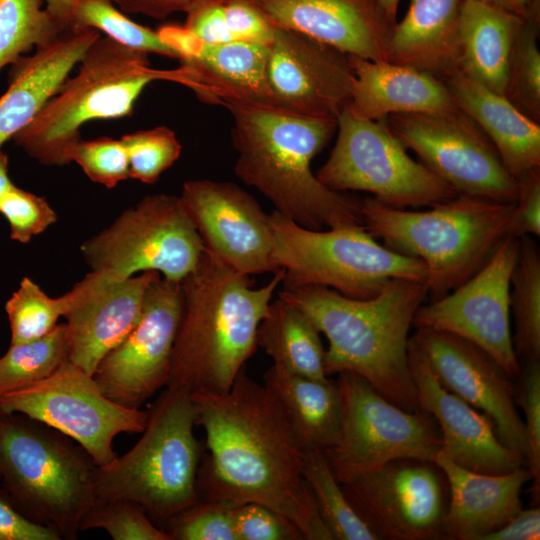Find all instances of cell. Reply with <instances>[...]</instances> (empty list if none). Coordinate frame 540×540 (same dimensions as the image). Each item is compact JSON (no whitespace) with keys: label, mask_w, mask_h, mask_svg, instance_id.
<instances>
[{"label":"cell","mask_w":540,"mask_h":540,"mask_svg":"<svg viewBox=\"0 0 540 540\" xmlns=\"http://www.w3.org/2000/svg\"><path fill=\"white\" fill-rule=\"evenodd\" d=\"M100 37L95 29H69L10 65L9 85L0 97V151L35 118Z\"/></svg>","instance_id":"cell-24"},{"label":"cell","mask_w":540,"mask_h":540,"mask_svg":"<svg viewBox=\"0 0 540 540\" xmlns=\"http://www.w3.org/2000/svg\"><path fill=\"white\" fill-rule=\"evenodd\" d=\"M257 346L273 364L300 376L325 379V350L320 332L296 306L278 296L257 331Z\"/></svg>","instance_id":"cell-32"},{"label":"cell","mask_w":540,"mask_h":540,"mask_svg":"<svg viewBox=\"0 0 540 540\" xmlns=\"http://www.w3.org/2000/svg\"><path fill=\"white\" fill-rule=\"evenodd\" d=\"M13 182L8 175V157L0 151V199L13 186Z\"/></svg>","instance_id":"cell-55"},{"label":"cell","mask_w":540,"mask_h":540,"mask_svg":"<svg viewBox=\"0 0 540 540\" xmlns=\"http://www.w3.org/2000/svg\"><path fill=\"white\" fill-rule=\"evenodd\" d=\"M273 252L284 289L316 285L353 299L376 296L393 278L425 282V264L375 241L363 225L313 230L274 210Z\"/></svg>","instance_id":"cell-9"},{"label":"cell","mask_w":540,"mask_h":540,"mask_svg":"<svg viewBox=\"0 0 540 540\" xmlns=\"http://www.w3.org/2000/svg\"><path fill=\"white\" fill-rule=\"evenodd\" d=\"M43 3L44 0H0V71L64 32Z\"/></svg>","instance_id":"cell-37"},{"label":"cell","mask_w":540,"mask_h":540,"mask_svg":"<svg viewBox=\"0 0 540 540\" xmlns=\"http://www.w3.org/2000/svg\"><path fill=\"white\" fill-rule=\"evenodd\" d=\"M337 138L315 173L330 190L365 191L394 208L435 206L457 195L421 162L412 159L386 120L354 117L345 106L337 116Z\"/></svg>","instance_id":"cell-10"},{"label":"cell","mask_w":540,"mask_h":540,"mask_svg":"<svg viewBox=\"0 0 540 540\" xmlns=\"http://www.w3.org/2000/svg\"><path fill=\"white\" fill-rule=\"evenodd\" d=\"M78 298L75 285L64 295L48 296L30 278L24 277L5 304L10 326V344H21L48 334L58 319L69 312Z\"/></svg>","instance_id":"cell-38"},{"label":"cell","mask_w":540,"mask_h":540,"mask_svg":"<svg viewBox=\"0 0 540 540\" xmlns=\"http://www.w3.org/2000/svg\"><path fill=\"white\" fill-rule=\"evenodd\" d=\"M129 160V177L146 184L155 183L181 154L175 133L165 127L129 133L120 138Z\"/></svg>","instance_id":"cell-41"},{"label":"cell","mask_w":540,"mask_h":540,"mask_svg":"<svg viewBox=\"0 0 540 540\" xmlns=\"http://www.w3.org/2000/svg\"><path fill=\"white\" fill-rule=\"evenodd\" d=\"M69 360L65 323L33 341L10 344L0 357V396L38 382Z\"/></svg>","instance_id":"cell-36"},{"label":"cell","mask_w":540,"mask_h":540,"mask_svg":"<svg viewBox=\"0 0 540 540\" xmlns=\"http://www.w3.org/2000/svg\"><path fill=\"white\" fill-rule=\"evenodd\" d=\"M434 462L448 484L444 539L483 540L522 510L521 492L532 480L523 466L504 474H486L460 467L441 451Z\"/></svg>","instance_id":"cell-25"},{"label":"cell","mask_w":540,"mask_h":540,"mask_svg":"<svg viewBox=\"0 0 540 540\" xmlns=\"http://www.w3.org/2000/svg\"><path fill=\"white\" fill-rule=\"evenodd\" d=\"M196 425L192 394L166 387L147 410L138 442L122 456L95 467L96 500L132 501L163 526L194 504L201 459Z\"/></svg>","instance_id":"cell-7"},{"label":"cell","mask_w":540,"mask_h":540,"mask_svg":"<svg viewBox=\"0 0 540 540\" xmlns=\"http://www.w3.org/2000/svg\"><path fill=\"white\" fill-rule=\"evenodd\" d=\"M225 108L233 119L235 175L277 212L313 230L363 225L360 202L324 186L311 168L337 120L244 105Z\"/></svg>","instance_id":"cell-3"},{"label":"cell","mask_w":540,"mask_h":540,"mask_svg":"<svg viewBox=\"0 0 540 540\" xmlns=\"http://www.w3.org/2000/svg\"><path fill=\"white\" fill-rule=\"evenodd\" d=\"M337 384L341 430L324 453L340 484L396 459L434 461L442 450L440 429L429 414L398 407L353 372L338 373Z\"/></svg>","instance_id":"cell-11"},{"label":"cell","mask_w":540,"mask_h":540,"mask_svg":"<svg viewBox=\"0 0 540 540\" xmlns=\"http://www.w3.org/2000/svg\"><path fill=\"white\" fill-rule=\"evenodd\" d=\"M302 472L319 515L336 540H379L350 505L336 480L324 450L306 448Z\"/></svg>","instance_id":"cell-34"},{"label":"cell","mask_w":540,"mask_h":540,"mask_svg":"<svg viewBox=\"0 0 540 540\" xmlns=\"http://www.w3.org/2000/svg\"><path fill=\"white\" fill-rule=\"evenodd\" d=\"M81 252L91 271L114 279L156 271L181 282L198 265L204 245L180 197L154 194L86 240Z\"/></svg>","instance_id":"cell-12"},{"label":"cell","mask_w":540,"mask_h":540,"mask_svg":"<svg viewBox=\"0 0 540 540\" xmlns=\"http://www.w3.org/2000/svg\"><path fill=\"white\" fill-rule=\"evenodd\" d=\"M156 271L114 279L91 271L76 285L78 298L65 315L69 361L93 375L102 358L137 324Z\"/></svg>","instance_id":"cell-22"},{"label":"cell","mask_w":540,"mask_h":540,"mask_svg":"<svg viewBox=\"0 0 540 540\" xmlns=\"http://www.w3.org/2000/svg\"><path fill=\"white\" fill-rule=\"evenodd\" d=\"M523 18L476 0H463L459 14L457 70L503 95L508 61Z\"/></svg>","instance_id":"cell-30"},{"label":"cell","mask_w":540,"mask_h":540,"mask_svg":"<svg viewBox=\"0 0 540 540\" xmlns=\"http://www.w3.org/2000/svg\"><path fill=\"white\" fill-rule=\"evenodd\" d=\"M408 360L419 409L434 418L442 437L441 452L465 469L504 474L523 466L524 458L498 438L492 421L435 377L426 355L410 337Z\"/></svg>","instance_id":"cell-21"},{"label":"cell","mask_w":540,"mask_h":540,"mask_svg":"<svg viewBox=\"0 0 540 540\" xmlns=\"http://www.w3.org/2000/svg\"><path fill=\"white\" fill-rule=\"evenodd\" d=\"M279 297L303 312L329 342L328 375L353 372L398 407L420 411L409 360V330L427 296L425 282L393 278L369 299H353L328 287L283 289Z\"/></svg>","instance_id":"cell-2"},{"label":"cell","mask_w":540,"mask_h":540,"mask_svg":"<svg viewBox=\"0 0 540 540\" xmlns=\"http://www.w3.org/2000/svg\"><path fill=\"white\" fill-rule=\"evenodd\" d=\"M81 0H44L45 8L62 31L69 30L74 8Z\"/></svg>","instance_id":"cell-53"},{"label":"cell","mask_w":540,"mask_h":540,"mask_svg":"<svg viewBox=\"0 0 540 540\" xmlns=\"http://www.w3.org/2000/svg\"><path fill=\"white\" fill-rule=\"evenodd\" d=\"M412 338L438 382L485 414L501 442L525 458L523 419L515 404L513 378L503 367L476 344L448 332L417 328Z\"/></svg>","instance_id":"cell-19"},{"label":"cell","mask_w":540,"mask_h":540,"mask_svg":"<svg viewBox=\"0 0 540 540\" xmlns=\"http://www.w3.org/2000/svg\"><path fill=\"white\" fill-rule=\"evenodd\" d=\"M159 80L186 86L188 74L181 65L172 70L152 68L148 54L101 36L80 61L76 75L64 81L12 140L43 165H66L65 153L81 139V126L130 116L145 87Z\"/></svg>","instance_id":"cell-6"},{"label":"cell","mask_w":540,"mask_h":540,"mask_svg":"<svg viewBox=\"0 0 540 540\" xmlns=\"http://www.w3.org/2000/svg\"><path fill=\"white\" fill-rule=\"evenodd\" d=\"M275 27L298 32L346 55L387 61L396 22L375 0H256Z\"/></svg>","instance_id":"cell-23"},{"label":"cell","mask_w":540,"mask_h":540,"mask_svg":"<svg viewBox=\"0 0 540 540\" xmlns=\"http://www.w3.org/2000/svg\"><path fill=\"white\" fill-rule=\"evenodd\" d=\"M225 21L234 41L269 45L275 32L259 8L250 0H228L223 3Z\"/></svg>","instance_id":"cell-47"},{"label":"cell","mask_w":540,"mask_h":540,"mask_svg":"<svg viewBox=\"0 0 540 540\" xmlns=\"http://www.w3.org/2000/svg\"><path fill=\"white\" fill-rule=\"evenodd\" d=\"M341 486L379 540L444 539L448 484L434 461L392 460Z\"/></svg>","instance_id":"cell-15"},{"label":"cell","mask_w":540,"mask_h":540,"mask_svg":"<svg viewBox=\"0 0 540 540\" xmlns=\"http://www.w3.org/2000/svg\"><path fill=\"white\" fill-rule=\"evenodd\" d=\"M348 57L354 82L347 108L356 118L383 120L392 114L460 111L446 84L426 72L389 61Z\"/></svg>","instance_id":"cell-26"},{"label":"cell","mask_w":540,"mask_h":540,"mask_svg":"<svg viewBox=\"0 0 540 540\" xmlns=\"http://www.w3.org/2000/svg\"><path fill=\"white\" fill-rule=\"evenodd\" d=\"M540 0H531L510 53L503 96L540 124Z\"/></svg>","instance_id":"cell-35"},{"label":"cell","mask_w":540,"mask_h":540,"mask_svg":"<svg viewBox=\"0 0 540 540\" xmlns=\"http://www.w3.org/2000/svg\"><path fill=\"white\" fill-rule=\"evenodd\" d=\"M540 538V509L533 507L519 511L498 530L483 540H538Z\"/></svg>","instance_id":"cell-51"},{"label":"cell","mask_w":540,"mask_h":540,"mask_svg":"<svg viewBox=\"0 0 540 540\" xmlns=\"http://www.w3.org/2000/svg\"><path fill=\"white\" fill-rule=\"evenodd\" d=\"M463 0H410L395 23L387 61L445 81L458 68L459 14Z\"/></svg>","instance_id":"cell-29"},{"label":"cell","mask_w":540,"mask_h":540,"mask_svg":"<svg viewBox=\"0 0 540 540\" xmlns=\"http://www.w3.org/2000/svg\"><path fill=\"white\" fill-rule=\"evenodd\" d=\"M278 269L255 288L248 275L204 249L180 283L183 312L166 387L191 394H224L257 347L258 327L282 283Z\"/></svg>","instance_id":"cell-4"},{"label":"cell","mask_w":540,"mask_h":540,"mask_svg":"<svg viewBox=\"0 0 540 540\" xmlns=\"http://www.w3.org/2000/svg\"><path fill=\"white\" fill-rule=\"evenodd\" d=\"M268 55V45L231 41L206 45L181 66L189 74L187 87L206 103L281 110L268 82Z\"/></svg>","instance_id":"cell-27"},{"label":"cell","mask_w":540,"mask_h":540,"mask_svg":"<svg viewBox=\"0 0 540 540\" xmlns=\"http://www.w3.org/2000/svg\"><path fill=\"white\" fill-rule=\"evenodd\" d=\"M187 12L185 27L207 45L234 41L225 21L223 2L204 0Z\"/></svg>","instance_id":"cell-49"},{"label":"cell","mask_w":540,"mask_h":540,"mask_svg":"<svg viewBox=\"0 0 540 540\" xmlns=\"http://www.w3.org/2000/svg\"><path fill=\"white\" fill-rule=\"evenodd\" d=\"M123 12L143 13L155 17H164L175 10L188 11L195 4L204 0H111Z\"/></svg>","instance_id":"cell-52"},{"label":"cell","mask_w":540,"mask_h":540,"mask_svg":"<svg viewBox=\"0 0 540 540\" xmlns=\"http://www.w3.org/2000/svg\"><path fill=\"white\" fill-rule=\"evenodd\" d=\"M0 412L25 415L66 435L97 466L117 456V435L141 433L147 421V411L110 400L93 375L69 360L46 378L1 395Z\"/></svg>","instance_id":"cell-13"},{"label":"cell","mask_w":540,"mask_h":540,"mask_svg":"<svg viewBox=\"0 0 540 540\" xmlns=\"http://www.w3.org/2000/svg\"><path fill=\"white\" fill-rule=\"evenodd\" d=\"M268 46V82L280 109L337 120L350 100L354 82L348 55L279 27Z\"/></svg>","instance_id":"cell-20"},{"label":"cell","mask_w":540,"mask_h":540,"mask_svg":"<svg viewBox=\"0 0 540 540\" xmlns=\"http://www.w3.org/2000/svg\"><path fill=\"white\" fill-rule=\"evenodd\" d=\"M383 9L389 19L396 22V14L400 0H375Z\"/></svg>","instance_id":"cell-56"},{"label":"cell","mask_w":540,"mask_h":540,"mask_svg":"<svg viewBox=\"0 0 540 540\" xmlns=\"http://www.w3.org/2000/svg\"><path fill=\"white\" fill-rule=\"evenodd\" d=\"M65 158L67 164L77 163L91 181L107 188L130 178L127 151L120 139H80L67 149Z\"/></svg>","instance_id":"cell-43"},{"label":"cell","mask_w":540,"mask_h":540,"mask_svg":"<svg viewBox=\"0 0 540 540\" xmlns=\"http://www.w3.org/2000/svg\"><path fill=\"white\" fill-rule=\"evenodd\" d=\"M179 197L205 250L244 275L278 270L269 214L250 193L232 182L198 179L185 182Z\"/></svg>","instance_id":"cell-18"},{"label":"cell","mask_w":540,"mask_h":540,"mask_svg":"<svg viewBox=\"0 0 540 540\" xmlns=\"http://www.w3.org/2000/svg\"><path fill=\"white\" fill-rule=\"evenodd\" d=\"M233 508L221 502L198 499L168 520L163 529L172 540H238Z\"/></svg>","instance_id":"cell-42"},{"label":"cell","mask_w":540,"mask_h":540,"mask_svg":"<svg viewBox=\"0 0 540 540\" xmlns=\"http://www.w3.org/2000/svg\"><path fill=\"white\" fill-rule=\"evenodd\" d=\"M498 9L524 17L528 11L531 0H476Z\"/></svg>","instance_id":"cell-54"},{"label":"cell","mask_w":540,"mask_h":540,"mask_svg":"<svg viewBox=\"0 0 540 540\" xmlns=\"http://www.w3.org/2000/svg\"><path fill=\"white\" fill-rule=\"evenodd\" d=\"M182 312L180 282L160 276L149 285L137 324L102 358L93 373L110 400L125 408L140 409L167 386Z\"/></svg>","instance_id":"cell-17"},{"label":"cell","mask_w":540,"mask_h":540,"mask_svg":"<svg viewBox=\"0 0 540 540\" xmlns=\"http://www.w3.org/2000/svg\"><path fill=\"white\" fill-rule=\"evenodd\" d=\"M238 540H301L300 530L287 518L258 503H245L233 508Z\"/></svg>","instance_id":"cell-46"},{"label":"cell","mask_w":540,"mask_h":540,"mask_svg":"<svg viewBox=\"0 0 540 540\" xmlns=\"http://www.w3.org/2000/svg\"><path fill=\"white\" fill-rule=\"evenodd\" d=\"M263 384L274 395L305 448L325 450L338 441L342 400L337 381L290 373L273 364Z\"/></svg>","instance_id":"cell-31"},{"label":"cell","mask_w":540,"mask_h":540,"mask_svg":"<svg viewBox=\"0 0 540 540\" xmlns=\"http://www.w3.org/2000/svg\"><path fill=\"white\" fill-rule=\"evenodd\" d=\"M520 371V386L515 390V401L524 414L526 441L525 463L533 484L534 499L538 501L540 492V360L524 361Z\"/></svg>","instance_id":"cell-44"},{"label":"cell","mask_w":540,"mask_h":540,"mask_svg":"<svg viewBox=\"0 0 540 540\" xmlns=\"http://www.w3.org/2000/svg\"><path fill=\"white\" fill-rule=\"evenodd\" d=\"M518 198L506 235L522 238L540 235V168L518 177Z\"/></svg>","instance_id":"cell-48"},{"label":"cell","mask_w":540,"mask_h":540,"mask_svg":"<svg viewBox=\"0 0 540 540\" xmlns=\"http://www.w3.org/2000/svg\"><path fill=\"white\" fill-rule=\"evenodd\" d=\"M385 120L401 143L457 194L516 203L517 180L486 134L461 110L442 115L392 114Z\"/></svg>","instance_id":"cell-14"},{"label":"cell","mask_w":540,"mask_h":540,"mask_svg":"<svg viewBox=\"0 0 540 540\" xmlns=\"http://www.w3.org/2000/svg\"><path fill=\"white\" fill-rule=\"evenodd\" d=\"M512 342L518 359L540 360V251L528 236L520 238L510 280Z\"/></svg>","instance_id":"cell-33"},{"label":"cell","mask_w":540,"mask_h":540,"mask_svg":"<svg viewBox=\"0 0 540 540\" xmlns=\"http://www.w3.org/2000/svg\"><path fill=\"white\" fill-rule=\"evenodd\" d=\"M0 540H61L53 530L33 522L0 488Z\"/></svg>","instance_id":"cell-50"},{"label":"cell","mask_w":540,"mask_h":540,"mask_svg":"<svg viewBox=\"0 0 540 540\" xmlns=\"http://www.w3.org/2000/svg\"><path fill=\"white\" fill-rule=\"evenodd\" d=\"M208 454L198 499L258 503L291 521L307 540H333L304 479L306 449L274 395L240 371L224 394H192Z\"/></svg>","instance_id":"cell-1"},{"label":"cell","mask_w":540,"mask_h":540,"mask_svg":"<svg viewBox=\"0 0 540 540\" xmlns=\"http://www.w3.org/2000/svg\"><path fill=\"white\" fill-rule=\"evenodd\" d=\"M520 238L506 235L487 261L468 280L444 297L420 305L416 328L460 336L490 354L509 374L521 371L510 329V280Z\"/></svg>","instance_id":"cell-16"},{"label":"cell","mask_w":540,"mask_h":540,"mask_svg":"<svg viewBox=\"0 0 540 540\" xmlns=\"http://www.w3.org/2000/svg\"><path fill=\"white\" fill-rule=\"evenodd\" d=\"M0 213L10 228V238L28 243L57 220L56 212L45 198L13 185L0 199Z\"/></svg>","instance_id":"cell-45"},{"label":"cell","mask_w":540,"mask_h":540,"mask_svg":"<svg viewBox=\"0 0 540 540\" xmlns=\"http://www.w3.org/2000/svg\"><path fill=\"white\" fill-rule=\"evenodd\" d=\"M105 530L114 540H172L138 504L123 500H96L83 517L80 530Z\"/></svg>","instance_id":"cell-40"},{"label":"cell","mask_w":540,"mask_h":540,"mask_svg":"<svg viewBox=\"0 0 540 540\" xmlns=\"http://www.w3.org/2000/svg\"><path fill=\"white\" fill-rule=\"evenodd\" d=\"M83 28L95 29L119 44L146 54L178 59L158 32L129 19L111 0H81L73 10L69 29Z\"/></svg>","instance_id":"cell-39"},{"label":"cell","mask_w":540,"mask_h":540,"mask_svg":"<svg viewBox=\"0 0 540 540\" xmlns=\"http://www.w3.org/2000/svg\"><path fill=\"white\" fill-rule=\"evenodd\" d=\"M515 203L457 194L426 211H408L374 197L360 202L363 226L386 247L421 260L430 301L468 280L506 236Z\"/></svg>","instance_id":"cell-5"},{"label":"cell","mask_w":540,"mask_h":540,"mask_svg":"<svg viewBox=\"0 0 540 540\" xmlns=\"http://www.w3.org/2000/svg\"><path fill=\"white\" fill-rule=\"evenodd\" d=\"M458 108L495 146L508 172L517 179L540 168V125L502 94L495 93L458 70L444 81Z\"/></svg>","instance_id":"cell-28"},{"label":"cell","mask_w":540,"mask_h":540,"mask_svg":"<svg viewBox=\"0 0 540 540\" xmlns=\"http://www.w3.org/2000/svg\"><path fill=\"white\" fill-rule=\"evenodd\" d=\"M96 466L66 435L25 415L0 412L1 488L23 515L61 539H77L96 502Z\"/></svg>","instance_id":"cell-8"}]
</instances>
